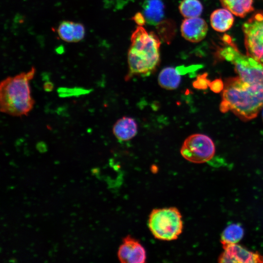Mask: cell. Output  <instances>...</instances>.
Returning <instances> with one entry per match:
<instances>
[{"instance_id":"24","label":"cell","mask_w":263,"mask_h":263,"mask_svg":"<svg viewBox=\"0 0 263 263\" xmlns=\"http://www.w3.org/2000/svg\"><path fill=\"white\" fill-rule=\"evenodd\" d=\"M262 115H263V111Z\"/></svg>"},{"instance_id":"8","label":"cell","mask_w":263,"mask_h":263,"mask_svg":"<svg viewBox=\"0 0 263 263\" xmlns=\"http://www.w3.org/2000/svg\"><path fill=\"white\" fill-rule=\"evenodd\" d=\"M117 256L122 263H144L147 259L144 246L138 240L130 235L123 239Z\"/></svg>"},{"instance_id":"2","label":"cell","mask_w":263,"mask_h":263,"mask_svg":"<svg viewBox=\"0 0 263 263\" xmlns=\"http://www.w3.org/2000/svg\"><path fill=\"white\" fill-rule=\"evenodd\" d=\"M160 46V40L153 32L148 33L141 26L137 27L131 36L127 76L149 75L153 72L159 63Z\"/></svg>"},{"instance_id":"6","label":"cell","mask_w":263,"mask_h":263,"mask_svg":"<svg viewBox=\"0 0 263 263\" xmlns=\"http://www.w3.org/2000/svg\"><path fill=\"white\" fill-rule=\"evenodd\" d=\"M242 29L246 55L263 63V11L253 14Z\"/></svg>"},{"instance_id":"5","label":"cell","mask_w":263,"mask_h":263,"mask_svg":"<svg viewBox=\"0 0 263 263\" xmlns=\"http://www.w3.org/2000/svg\"><path fill=\"white\" fill-rule=\"evenodd\" d=\"M148 224L155 238L162 241L176 240L183 229L182 215L175 207L153 209L149 215Z\"/></svg>"},{"instance_id":"23","label":"cell","mask_w":263,"mask_h":263,"mask_svg":"<svg viewBox=\"0 0 263 263\" xmlns=\"http://www.w3.org/2000/svg\"><path fill=\"white\" fill-rule=\"evenodd\" d=\"M53 87V85L51 83H47L46 85L44 86V88L46 91H51Z\"/></svg>"},{"instance_id":"12","label":"cell","mask_w":263,"mask_h":263,"mask_svg":"<svg viewBox=\"0 0 263 263\" xmlns=\"http://www.w3.org/2000/svg\"><path fill=\"white\" fill-rule=\"evenodd\" d=\"M143 14L149 24L157 25L164 17L165 6L162 0H144Z\"/></svg>"},{"instance_id":"15","label":"cell","mask_w":263,"mask_h":263,"mask_svg":"<svg viewBox=\"0 0 263 263\" xmlns=\"http://www.w3.org/2000/svg\"><path fill=\"white\" fill-rule=\"evenodd\" d=\"M181 80L179 72L173 67H168L160 72L158 77L159 85L169 90L177 89Z\"/></svg>"},{"instance_id":"1","label":"cell","mask_w":263,"mask_h":263,"mask_svg":"<svg viewBox=\"0 0 263 263\" xmlns=\"http://www.w3.org/2000/svg\"><path fill=\"white\" fill-rule=\"evenodd\" d=\"M263 107V86L244 81L239 76L225 83L220 110L231 111L241 119L255 118Z\"/></svg>"},{"instance_id":"20","label":"cell","mask_w":263,"mask_h":263,"mask_svg":"<svg viewBox=\"0 0 263 263\" xmlns=\"http://www.w3.org/2000/svg\"><path fill=\"white\" fill-rule=\"evenodd\" d=\"M207 73L198 75L196 79L192 83L193 87L197 89H205L209 86V81L207 79Z\"/></svg>"},{"instance_id":"4","label":"cell","mask_w":263,"mask_h":263,"mask_svg":"<svg viewBox=\"0 0 263 263\" xmlns=\"http://www.w3.org/2000/svg\"><path fill=\"white\" fill-rule=\"evenodd\" d=\"M224 47L219 51L220 57L231 62L243 80L263 86V63L242 54L229 36L224 35Z\"/></svg>"},{"instance_id":"3","label":"cell","mask_w":263,"mask_h":263,"mask_svg":"<svg viewBox=\"0 0 263 263\" xmlns=\"http://www.w3.org/2000/svg\"><path fill=\"white\" fill-rule=\"evenodd\" d=\"M35 73L29 71L4 79L0 85L1 112L16 116L27 115L32 109L34 101L31 95L29 81Z\"/></svg>"},{"instance_id":"21","label":"cell","mask_w":263,"mask_h":263,"mask_svg":"<svg viewBox=\"0 0 263 263\" xmlns=\"http://www.w3.org/2000/svg\"><path fill=\"white\" fill-rule=\"evenodd\" d=\"M211 90L215 92H219L224 88L222 81L220 79H216L209 84Z\"/></svg>"},{"instance_id":"7","label":"cell","mask_w":263,"mask_h":263,"mask_svg":"<svg viewBox=\"0 0 263 263\" xmlns=\"http://www.w3.org/2000/svg\"><path fill=\"white\" fill-rule=\"evenodd\" d=\"M214 144L208 136L200 133L189 135L184 141L180 150L182 156L187 160L196 164L207 162L213 157Z\"/></svg>"},{"instance_id":"18","label":"cell","mask_w":263,"mask_h":263,"mask_svg":"<svg viewBox=\"0 0 263 263\" xmlns=\"http://www.w3.org/2000/svg\"><path fill=\"white\" fill-rule=\"evenodd\" d=\"M179 9L183 16L191 18L200 16L203 7L199 0H183L179 4Z\"/></svg>"},{"instance_id":"9","label":"cell","mask_w":263,"mask_h":263,"mask_svg":"<svg viewBox=\"0 0 263 263\" xmlns=\"http://www.w3.org/2000/svg\"><path fill=\"white\" fill-rule=\"evenodd\" d=\"M219 263H263V256L252 252L236 244L224 248L218 259Z\"/></svg>"},{"instance_id":"13","label":"cell","mask_w":263,"mask_h":263,"mask_svg":"<svg viewBox=\"0 0 263 263\" xmlns=\"http://www.w3.org/2000/svg\"><path fill=\"white\" fill-rule=\"evenodd\" d=\"M113 134L119 140L127 141L134 137L137 132V125L134 119L124 116L114 124Z\"/></svg>"},{"instance_id":"22","label":"cell","mask_w":263,"mask_h":263,"mask_svg":"<svg viewBox=\"0 0 263 263\" xmlns=\"http://www.w3.org/2000/svg\"><path fill=\"white\" fill-rule=\"evenodd\" d=\"M132 20H133L139 26L143 25L146 21L143 14H142L139 12L137 13L132 17Z\"/></svg>"},{"instance_id":"16","label":"cell","mask_w":263,"mask_h":263,"mask_svg":"<svg viewBox=\"0 0 263 263\" xmlns=\"http://www.w3.org/2000/svg\"><path fill=\"white\" fill-rule=\"evenodd\" d=\"M222 6L233 14L244 18L254 10L253 0H219Z\"/></svg>"},{"instance_id":"19","label":"cell","mask_w":263,"mask_h":263,"mask_svg":"<svg viewBox=\"0 0 263 263\" xmlns=\"http://www.w3.org/2000/svg\"><path fill=\"white\" fill-rule=\"evenodd\" d=\"M157 25V30L161 39L167 43H169L175 34L176 26L174 22L167 19L162 20Z\"/></svg>"},{"instance_id":"11","label":"cell","mask_w":263,"mask_h":263,"mask_svg":"<svg viewBox=\"0 0 263 263\" xmlns=\"http://www.w3.org/2000/svg\"><path fill=\"white\" fill-rule=\"evenodd\" d=\"M59 38L68 42H77L83 39L85 31L84 26L80 23L71 21L61 22L58 28Z\"/></svg>"},{"instance_id":"14","label":"cell","mask_w":263,"mask_h":263,"mask_svg":"<svg viewBox=\"0 0 263 263\" xmlns=\"http://www.w3.org/2000/svg\"><path fill=\"white\" fill-rule=\"evenodd\" d=\"M229 10L221 8L214 11L210 17V24L215 30L224 32L229 30L234 23V17Z\"/></svg>"},{"instance_id":"10","label":"cell","mask_w":263,"mask_h":263,"mask_svg":"<svg viewBox=\"0 0 263 263\" xmlns=\"http://www.w3.org/2000/svg\"><path fill=\"white\" fill-rule=\"evenodd\" d=\"M208 26L205 20L195 17L185 19L181 26L182 36L191 42H198L207 35Z\"/></svg>"},{"instance_id":"17","label":"cell","mask_w":263,"mask_h":263,"mask_svg":"<svg viewBox=\"0 0 263 263\" xmlns=\"http://www.w3.org/2000/svg\"><path fill=\"white\" fill-rule=\"evenodd\" d=\"M244 230L238 224L228 225L223 231L221 236V243L224 249L227 246L238 243L243 237Z\"/></svg>"}]
</instances>
